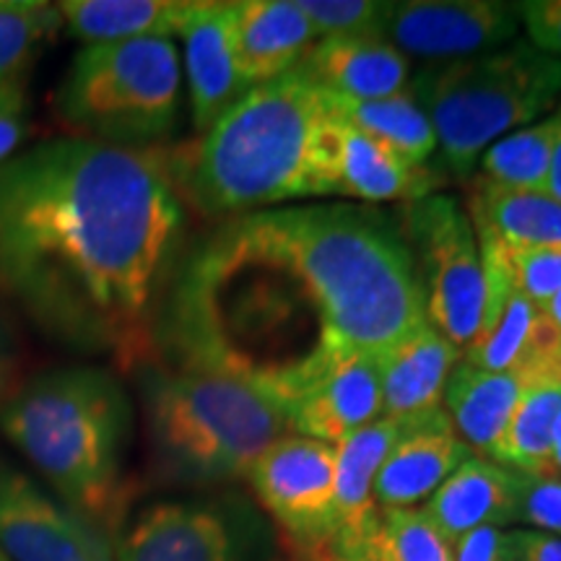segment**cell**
I'll use <instances>...</instances> for the list:
<instances>
[{"mask_svg": "<svg viewBox=\"0 0 561 561\" xmlns=\"http://www.w3.org/2000/svg\"><path fill=\"white\" fill-rule=\"evenodd\" d=\"M460 351L430 322L377 354L382 377V416L416 419L442 409L445 385Z\"/></svg>", "mask_w": 561, "mask_h": 561, "instance_id": "cell-20", "label": "cell"}, {"mask_svg": "<svg viewBox=\"0 0 561 561\" xmlns=\"http://www.w3.org/2000/svg\"><path fill=\"white\" fill-rule=\"evenodd\" d=\"M299 9L322 37H382L388 3L377 0H299Z\"/></svg>", "mask_w": 561, "mask_h": 561, "instance_id": "cell-30", "label": "cell"}, {"mask_svg": "<svg viewBox=\"0 0 561 561\" xmlns=\"http://www.w3.org/2000/svg\"><path fill=\"white\" fill-rule=\"evenodd\" d=\"M0 551L9 561H115L107 530L0 458Z\"/></svg>", "mask_w": 561, "mask_h": 561, "instance_id": "cell-10", "label": "cell"}, {"mask_svg": "<svg viewBox=\"0 0 561 561\" xmlns=\"http://www.w3.org/2000/svg\"><path fill=\"white\" fill-rule=\"evenodd\" d=\"M561 413V375L530 377L494 450V462L523 476H557L551 434Z\"/></svg>", "mask_w": 561, "mask_h": 561, "instance_id": "cell-26", "label": "cell"}, {"mask_svg": "<svg viewBox=\"0 0 561 561\" xmlns=\"http://www.w3.org/2000/svg\"><path fill=\"white\" fill-rule=\"evenodd\" d=\"M234 55L248 89L289 73L318 42L297 0H242L234 3Z\"/></svg>", "mask_w": 561, "mask_h": 561, "instance_id": "cell-18", "label": "cell"}, {"mask_svg": "<svg viewBox=\"0 0 561 561\" xmlns=\"http://www.w3.org/2000/svg\"><path fill=\"white\" fill-rule=\"evenodd\" d=\"M551 462H553V473L561 476V413L553 424V434H551Z\"/></svg>", "mask_w": 561, "mask_h": 561, "instance_id": "cell-40", "label": "cell"}, {"mask_svg": "<svg viewBox=\"0 0 561 561\" xmlns=\"http://www.w3.org/2000/svg\"><path fill=\"white\" fill-rule=\"evenodd\" d=\"M182 219L164 151L42 140L0 164V297L60 346H130Z\"/></svg>", "mask_w": 561, "mask_h": 561, "instance_id": "cell-1", "label": "cell"}, {"mask_svg": "<svg viewBox=\"0 0 561 561\" xmlns=\"http://www.w3.org/2000/svg\"><path fill=\"white\" fill-rule=\"evenodd\" d=\"M244 536L229 510L214 502H159L138 512L115 561H244Z\"/></svg>", "mask_w": 561, "mask_h": 561, "instance_id": "cell-13", "label": "cell"}, {"mask_svg": "<svg viewBox=\"0 0 561 561\" xmlns=\"http://www.w3.org/2000/svg\"><path fill=\"white\" fill-rule=\"evenodd\" d=\"M559 115H561V107H559ZM546 193H549L553 201H559V203H561V125H559L557 144H553L551 167H549V178H546Z\"/></svg>", "mask_w": 561, "mask_h": 561, "instance_id": "cell-38", "label": "cell"}, {"mask_svg": "<svg viewBox=\"0 0 561 561\" xmlns=\"http://www.w3.org/2000/svg\"><path fill=\"white\" fill-rule=\"evenodd\" d=\"M294 68L341 100H385L411 81V58L385 37H322Z\"/></svg>", "mask_w": 561, "mask_h": 561, "instance_id": "cell-17", "label": "cell"}, {"mask_svg": "<svg viewBox=\"0 0 561 561\" xmlns=\"http://www.w3.org/2000/svg\"><path fill=\"white\" fill-rule=\"evenodd\" d=\"M504 248V244H502ZM512 286L543 307L561 291V250H510L504 248Z\"/></svg>", "mask_w": 561, "mask_h": 561, "instance_id": "cell-31", "label": "cell"}, {"mask_svg": "<svg viewBox=\"0 0 561 561\" xmlns=\"http://www.w3.org/2000/svg\"><path fill=\"white\" fill-rule=\"evenodd\" d=\"M30 133V104L0 107V164L11 159Z\"/></svg>", "mask_w": 561, "mask_h": 561, "instance_id": "cell-36", "label": "cell"}, {"mask_svg": "<svg viewBox=\"0 0 561 561\" xmlns=\"http://www.w3.org/2000/svg\"><path fill=\"white\" fill-rule=\"evenodd\" d=\"M405 421L377 419L362 426L335 447V489H333V541L328 551L343 559L362 561L380 507L375 502V481L385 458L403 434Z\"/></svg>", "mask_w": 561, "mask_h": 561, "instance_id": "cell-14", "label": "cell"}, {"mask_svg": "<svg viewBox=\"0 0 561 561\" xmlns=\"http://www.w3.org/2000/svg\"><path fill=\"white\" fill-rule=\"evenodd\" d=\"M520 473L473 455L434 491L426 517L453 546L479 528H504L517 523Z\"/></svg>", "mask_w": 561, "mask_h": 561, "instance_id": "cell-19", "label": "cell"}, {"mask_svg": "<svg viewBox=\"0 0 561 561\" xmlns=\"http://www.w3.org/2000/svg\"><path fill=\"white\" fill-rule=\"evenodd\" d=\"M244 479L280 528L312 553L333 541L335 447L284 434L257 455Z\"/></svg>", "mask_w": 561, "mask_h": 561, "instance_id": "cell-9", "label": "cell"}, {"mask_svg": "<svg viewBox=\"0 0 561 561\" xmlns=\"http://www.w3.org/2000/svg\"><path fill=\"white\" fill-rule=\"evenodd\" d=\"M70 37L100 45L138 37H178L193 0H66L58 3Z\"/></svg>", "mask_w": 561, "mask_h": 561, "instance_id": "cell-24", "label": "cell"}, {"mask_svg": "<svg viewBox=\"0 0 561 561\" xmlns=\"http://www.w3.org/2000/svg\"><path fill=\"white\" fill-rule=\"evenodd\" d=\"M314 561H351V559H343V557H339V553L320 549V551H314Z\"/></svg>", "mask_w": 561, "mask_h": 561, "instance_id": "cell-41", "label": "cell"}, {"mask_svg": "<svg viewBox=\"0 0 561 561\" xmlns=\"http://www.w3.org/2000/svg\"><path fill=\"white\" fill-rule=\"evenodd\" d=\"M530 375L525 369L486 371L458 362L445 385V411L473 455L491 460Z\"/></svg>", "mask_w": 561, "mask_h": 561, "instance_id": "cell-22", "label": "cell"}, {"mask_svg": "<svg viewBox=\"0 0 561 561\" xmlns=\"http://www.w3.org/2000/svg\"><path fill=\"white\" fill-rule=\"evenodd\" d=\"M515 3L502 0H403L388 3L382 37L405 58L447 62L500 50L517 39Z\"/></svg>", "mask_w": 561, "mask_h": 561, "instance_id": "cell-11", "label": "cell"}, {"mask_svg": "<svg viewBox=\"0 0 561 561\" xmlns=\"http://www.w3.org/2000/svg\"><path fill=\"white\" fill-rule=\"evenodd\" d=\"M182 66L167 37L100 42L76 53L55 91V115L76 138L149 149L180 121Z\"/></svg>", "mask_w": 561, "mask_h": 561, "instance_id": "cell-7", "label": "cell"}, {"mask_svg": "<svg viewBox=\"0 0 561 561\" xmlns=\"http://www.w3.org/2000/svg\"><path fill=\"white\" fill-rule=\"evenodd\" d=\"M515 11L530 45L561 60V0H525Z\"/></svg>", "mask_w": 561, "mask_h": 561, "instance_id": "cell-33", "label": "cell"}, {"mask_svg": "<svg viewBox=\"0 0 561 561\" xmlns=\"http://www.w3.org/2000/svg\"><path fill=\"white\" fill-rule=\"evenodd\" d=\"M312 286L333 339L380 354L426 322L409 237L392 216L354 203L242 214Z\"/></svg>", "mask_w": 561, "mask_h": 561, "instance_id": "cell-3", "label": "cell"}, {"mask_svg": "<svg viewBox=\"0 0 561 561\" xmlns=\"http://www.w3.org/2000/svg\"><path fill=\"white\" fill-rule=\"evenodd\" d=\"M362 561H455V546L424 510H380Z\"/></svg>", "mask_w": 561, "mask_h": 561, "instance_id": "cell-29", "label": "cell"}, {"mask_svg": "<svg viewBox=\"0 0 561 561\" xmlns=\"http://www.w3.org/2000/svg\"><path fill=\"white\" fill-rule=\"evenodd\" d=\"M0 432L55 496L110 536L128 502L130 403L102 367H58L21 382L0 405Z\"/></svg>", "mask_w": 561, "mask_h": 561, "instance_id": "cell-4", "label": "cell"}, {"mask_svg": "<svg viewBox=\"0 0 561 561\" xmlns=\"http://www.w3.org/2000/svg\"><path fill=\"white\" fill-rule=\"evenodd\" d=\"M333 104V102H331ZM335 195L364 203L411 201L432 195L437 178L426 167H411L390 149L348 125L333 110Z\"/></svg>", "mask_w": 561, "mask_h": 561, "instance_id": "cell-21", "label": "cell"}, {"mask_svg": "<svg viewBox=\"0 0 561 561\" xmlns=\"http://www.w3.org/2000/svg\"><path fill=\"white\" fill-rule=\"evenodd\" d=\"M149 430L170 479L219 483L248 476L257 455L289 434V421L257 382L219 369L178 367L149 382Z\"/></svg>", "mask_w": 561, "mask_h": 561, "instance_id": "cell-5", "label": "cell"}, {"mask_svg": "<svg viewBox=\"0 0 561 561\" xmlns=\"http://www.w3.org/2000/svg\"><path fill=\"white\" fill-rule=\"evenodd\" d=\"M231 21H234V3L193 0L191 16L178 34L185 45L191 112L198 136L250 91L237 68Z\"/></svg>", "mask_w": 561, "mask_h": 561, "instance_id": "cell-16", "label": "cell"}, {"mask_svg": "<svg viewBox=\"0 0 561 561\" xmlns=\"http://www.w3.org/2000/svg\"><path fill=\"white\" fill-rule=\"evenodd\" d=\"M409 91L430 117L445 170L468 178L491 144L553 110L561 60L515 39L471 58L426 62Z\"/></svg>", "mask_w": 561, "mask_h": 561, "instance_id": "cell-6", "label": "cell"}, {"mask_svg": "<svg viewBox=\"0 0 561 561\" xmlns=\"http://www.w3.org/2000/svg\"><path fill=\"white\" fill-rule=\"evenodd\" d=\"M541 310L546 314V320H549L553 325V331L561 335V291L557 294V297H551L549 301H546Z\"/></svg>", "mask_w": 561, "mask_h": 561, "instance_id": "cell-39", "label": "cell"}, {"mask_svg": "<svg viewBox=\"0 0 561 561\" xmlns=\"http://www.w3.org/2000/svg\"><path fill=\"white\" fill-rule=\"evenodd\" d=\"M0 561H9V557H5V553H3V551H0Z\"/></svg>", "mask_w": 561, "mask_h": 561, "instance_id": "cell-42", "label": "cell"}, {"mask_svg": "<svg viewBox=\"0 0 561 561\" xmlns=\"http://www.w3.org/2000/svg\"><path fill=\"white\" fill-rule=\"evenodd\" d=\"M515 561H561V538L541 530H512Z\"/></svg>", "mask_w": 561, "mask_h": 561, "instance_id": "cell-35", "label": "cell"}, {"mask_svg": "<svg viewBox=\"0 0 561 561\" xmlns=\"http://www.w3.org/2000/svg\"><path fill=\"white\" fill-rule=\"evenodd\" d=\"M517 523L561 538V476H523Z\"/></svg>", "mask_w": 561, "mask_h": 561, "instance_id": "cell-32", "label": "cell"}, {"mask_svg": "<svg viewBox=\"0 0 561 561\" xmlns=\"http://www.w3.org/2000/svg\"><path fill=\"white\" fill-rule=\"evenodd\" d=\"M60 30L58 3L0 0V107L30 104L32 70Z\"/></svg>", "mask_w": 561, "mask_h": 561, "instance_id": "cell-25", "label": "cell"}, {"mask_svg": "<svg viewBox=\"0 0 561 561\" xmlns=\"http://www.w3.org/2000/svg\"><path fill=\"white\" fill-rule=\"evenodd\" d=\"M405 227L426 322L466 354L486 310V276L471 216L453 195L432 193L413 203Z\"/></svg>", "mask_w": 561, "mask_h": 561, "instance_id": "cell-8", "label": "cell"}, {"mask_svg": "<svg viewBox=\"0 0 561 561\" xmlns=\"http://www.w3.org/2000/svg\"><path fill=\"white\" fill-rule=\"evenodd\" d=\"M455 561H515L512 530L479 528L455 543Z\"/></svg>", "mask_w": 561, "mask_h": 561, "instance_id": "cell-34", "label": "cell"}, {"mask_svg": "<svg viewBox=\"0 0 561 561\" xmlns=\"http://www.w3.org/2000/svg\"><path fill=\"white\" fill-rule=\"evenodd\" d=\"M331 102L343 121L354 125L356 130L367 133L405 164L426 167V161L437 151V136H434L430 117L413 100L409 87L398 94L385 96V100L331 96Z\"/></svg>", "mask_w": 561, "mask_h": 561, "instance_id": "cell-27", "label": "cell"}, {"mask_svg": "<svg viewBox=\"0 0 561 561\" xmlns=\"http://www.w3.org/2000/svg\"><path fill=\"white\" fill-rule=\"evenodd\" d=\"M476 234L510 250H561V203L549 193L502 191L476 182L468 203Z\"/></svg>", "mask_w": 561, "mask_h": 561, "instance_id": "cell-23", "label": "cell"}, {"mask_svg": "<svg viewBox=\"0 0 561 561\" xmlns=\"http://www.w3.org/2000/svg\"><path fill=\"white\" fill-rule=\"evenodd\" d=\"M289 432L339 445L382 419V377L377 354L341 346L284 398Z\"/></svg>", "mask_w": 561, "mask_h": 561, "instance_id": "cell-12", "label": "cell"}, {"mask_svg": "<svg viewBox=\"0 0 561 561\" xmlns=\"http://www.w3.org/2000/svg\"><path fill=\"white\" fill-rule=\"evenodd\" d=\"M174 191L206 216L335 195L331 94L299 68L250 89L193 144L164 153Z\"/></svg>", "mask_w": 561, "mask_h": 561, "instance_id": "cell-2", "label": "cell"}, {"mask_svg": "<svg viewBox=\"0 0 561 561\" xmlns=\"http://www.w3.org/2000/svg\"><path fill=\"white\" fill-rule=\"evenodd\" d=\"M19 351L16 341L0 318V405H3L19 388Z\"/></svg>", "mask_w": 561, "mask_h": 561, "instance_id": "cell-37", "label": "cell"}, {"mask_svg": "<svg viewBox=\"0 0 561 561\" xmlns=\"http://www.w3.org/2000/svg\"><path fill=\"white\" fill-rule=\"evenodd\" d=\"M471 458L473 450L455 432L445 409L405 419L403 434L392 445L377 473V507L403 510L430 500L434 491Z\"/></svg>", "mask_w": 561, "mask_h": 561, "instance_id": "cell-15", "label": "cell"}, {"mask_svg": "<svg viewBox=\"0 0 561 561\" xmlns=\"http://www.w3.org/2000/svg\"><path fill=\"white\" fill-rule=\"evenodd\" d=\"M559 110L541 123H533L491 144L481 153V182L502 191L546 193L553 144L559 136Z\"/></svg>", "mask_w": 561, "mask_h": 561, "instance_id": "cell-28", "label": "cell"}]
</instances>
